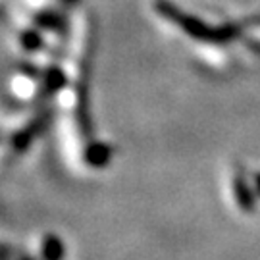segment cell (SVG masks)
Wrapping results in <instances>:
<instances>
[{
	"label": "cell",
	"instance_id": "cell-1",
	"mask_svg": "<svg viewBox=\"0 0 260 260\" xmlns=\"http://www.w3.org/2000/svg\"><path fill=\"white\" fill-rule=\"evenodd\" d=\"M50 121H52V112L50 110H45L41 112L39 116H35L31 121H27L23 127L19 131H16L14 135H12V139H10V147L14 152H25V150L35 143V141L48 129V125H50Z\"/></svg>",
	"mask_w": 260,
	"mask_h": 260
},
{
	"label": "cell",
	"instance_id": "cell-2",
	"mask_svg": "<svg viewBox=\"0 0 260 260\" xmlns=\"http://www.w3.org/2000/svg\"><path fill=\"white\" fill-rule=\"evenodd\" d=\"M112 160V147L103 141H91L83 150V162L91 168H104Z\"/></svg>",
	"mask_w": 260,
	"mask_h": 260
},
{
	"label": "cell",
	"instance_id": "cell-4",
	"mask_svg": "<svg viewBox=\"0 0 260 260\" xmlns=\"http://www.w3.org/2000/svg\"><path fill=\"white\" fill-rule=\"evenodd\" d=\"M41 254H43V260H64V241L56 233H47L45 239H43V245H41Z\"/></svg>",
	"mask_w": 260,
	"mask_h": 260
},
{
	"label": "cell",
	"instance_id": "cell-8",
	"mask_svg": "<svg viewBox=\"0 0 260 260\" xmlns=\"http://www.w3.org/2000/svg\"><path fill=\"white\" fill-rule=\"evenodd\" d=\"M18 260H35L33 256H27V254H23V256H19Z\"/></svg>",
	"mask_w": 260,
	"mask_h": 260
},
{
	"label": "cell",
	"instance_id": "cell-3",
	"mask_svg": "<svg viewBox=\"0 0 260 260\" xmlns=\"http://www.w3.org/2000/svg\"><path fill=\"white\" fill-rule=\"evenodd\" d=\"M68 83V79H66V74L60 70V68H48L47 72L43 74V83H41V94L43 96H50V94L58 93V91H62Z\"/></svg>",
	"mask_w": 260,
	"mask_h": 260
},
{
	"label": "cell",
	"instance_id": "cell-6",
	"mask_svg": "<svg viewBox=\"0 0 260 260\" xmlns=\"http://www.w3.org/2000/svg\"><path fill=\"white\" fill-rule=\"evenodd\" d=\"M19 43H21V47L25 48L27 52H37L39 48L43 47V37H41V33H39V31L27 29V31H23V33H21Z\"/></svg>",
	"mask_w": 260,
	"mask_h": 260
},
{
	"label": "cell",
	"instance_id": "cell-5",
	"mask_svg": "<svg viewBox=\"0 0 260 260\" xmlns=\"http://www.w3.org/2000/svg\"><path fill=\"white\" fill-rule=\"evenodd\" d=\"M37 23L41 27L50 29V31H60L62 25H64V18L56 12H43L37 16Z\"/></svg>",
	"mask_w": 260,
	"mask_h": 260
},
{
	"label": "cell",
	"instance_id": "cell-7",
	"mask_svg": "<svg viewBox=\"0 0 260 260\" xmlns=\"http://www.w3.org/2000/svg\"><path fill=\"white\" fill-rule=\"evenodd\" d=\"M10 258V251L6 247H0V260H8Z\"/></svg>",
	"mask_w": 260,
	"mask_h": 260
}]
</instances>
